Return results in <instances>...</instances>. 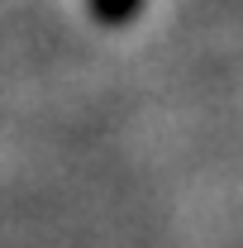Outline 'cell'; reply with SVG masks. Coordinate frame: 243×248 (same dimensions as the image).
Instances as JSON below:
<instances>
[{"instance_id": "cell-1", "label": "cell", "mask_w": 243, "mask_h": 248, "mask_svg": "<svg viewBox=\"0 0 243 248\" xmlns=\"http://www.w3.org/2000/svg\"><path fill=\"white\" fill-rule=\"evenodd\" d=\"M86 10H91V19L100 29H120L129 19H138V10H143V0H86Z\"/></svg>"}]
</instances>
